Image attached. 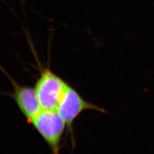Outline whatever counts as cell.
Instances as JSON below:
<instances>
[{
	"label": "cell",
	"mask_w": 154,
	"mask_h": 154,
	"mask_svg": "<svg viewBox=\"0 0 154 154\" xmlns=\"http://www.w3.org/2000/svg\"><path fill=\"white\" fill-rule=\"evenodd\" d=\"M69 84L49 69L41 70L34 90L42 110H57Z\"/></svg>",
	"instance_id": "1"
},
{
	"label": "cell",
	"mask_w": 154,
	"mask_h": 154,
	"mask_svg": "<svg viewBox=\"0 0 154 154\" xmlns=\"http://www.w3.org/2000/svg\"><path fill=\"white\" fill-rule=\"evenodd\" d=\"M39 134L58 154L66 123L57 110H42L32 122Z\"/></svg>",
	"instance_id": "2"
},
{
	"label": "cell",
	"mask_w": 154,
	"mask_h": 154,
	"mask_svg": "<svg viewBox=\"0 0 154 154\" xmlns=\"http://www.w3.org/2000/svg\"><path fill=\"white\" fill-rule=\"evenodd\" d=\"M94 110L103 113L107 111L94 103L88 102L70 85L66 89L57 111L66 123V127L72 131L74 120L83 111Z\"/></svg>",
	"instance_id": "3"
},
{
	"label": "cell",
	"mask_w": 154,
	"mask_h": 154,
	"mask_svg": "<svg viewBox=\"0 0 154 154\" xmlns=\"http://www.w3.org/2000/svg\"><path fill=\"white\" fill-rule=\"evenodd\" d=\"M13 86V97L23 116L32 122L42 111L34 88L21 85L11 78Z\"/></svg>",
	"instance_id": "4"
}]
</instances>
